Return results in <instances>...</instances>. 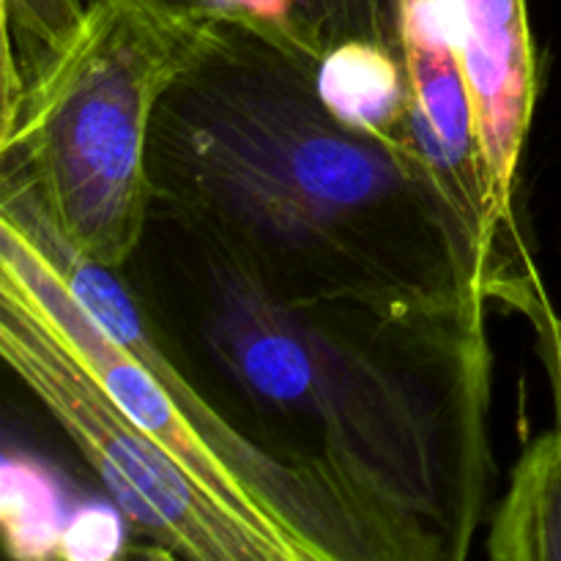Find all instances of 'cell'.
I'll return each instance as SVG.
<instances>
[{
  "mask_svg": "<svg viewBox=\"0 0 561 561\" xmlns=\"http://www.w3.org/2000/svg\"><path fill=\"white\" fill-rule=\"evenodd\" d=\"M318 60L208 20L153 110L151 217L285 305L488 316V261L414 140L334 113Z\"/></svg>",
  "mask_w": 561,
  "mask_h": 561,
  "instance_id": "cell-1",
  "label": "cell"
},
{
  "mask_svg": "<svg viewBox=\"0 0 561 561\" xmlns=\"http://www.w3.org/2000/svg\"><path fill=\"white\" fill-rule=\"evenodd\" d=\"M159 321L228 420L370 520L398 561L471 551L493 485L488 316L268 299L170 225ZM179 362V359H175Z\"/></svg>",
  "mask_w": 561,
  "mask_h": 561,
  "instance_id": "cell-2",
  "label": "cell"
},
{
  "mask_svg": "<svg viewBox=\"0 0 561 561\" xmlns=\"http://www.w3.org/2000/svg\"><path fill=\"white\" fill-rule=\"evenodd\" d=\"M0 261L104 389L197 480L296 561H394L381 531L316 477L247 436L175 362L124 268L71 252L31 197L0 186Z\"/></svg>",
  "mask_w": 561,
  "mask_h": 561,
  "instance_id": "cell-3",
  "label": "cell"
},
{
  "mask_svg": "<svg viewBox=\"0 0 561 561\" xmlns=\"http://www.w3.org/2000/svg\"><path fill=\"white\" fill-rule=\"evenodd\" d=\"M91 3L82 36L3 104L0 186L80 257L126 268L151 225L148 135L203 27Z\"/></svg>",
  "mask_w": 561,
  "mask_h": 561,
  "instance_id": "cell-4",
  "label": "cell"
},
{
  "mask_svg": "<svg viewBox=\"0 0 561 561\" xmlns=\"http://www.w3.org/2000/svg\"><path fill=\"white\" fill-rule=\"evenodd\" d=\"M0 356L80 449L124 518L164 553L192 561H296L285 542L203 485L99 383L5 261Z\"/></svg>",
  "mask_w": 561,
  "mask_h": 561,
  "instance_id": "cell-5",
  "label": "cell"
},
{
  "mask_svg": "<svg viewBox=\"0 0 561 561\" xmlns=\"http://www.w3.org/2000/svg\"><path fill=\"white\" fill-rule=\"evenodd\" d=\"M444 27L458 55L474 115L485 173L488 214L499 250V283L537 272L518 219L520 162L540 96V60L526 0H438Z\"/></svg>",
  "mask_w": 561,
  "mask_h": 561,
  "instance_id": "cell-6",
  "label": "cell"
},
{
  "mask_svg": "<svg viewBox=\"0 0 561 561\" xmlns=\"http://www.w3.org/2000/svg\"><path fill=\"white\" fill-rule=\"evenodd\" d=\"M405 77L414 146L488 261V296L499 283V250L488 214L485 173L471 115L469 88L444 27L438 0L405 5Z\"/></svg>",
  "mask_w": 561,
  "mask_h": 561,
  "instance_id": "cell-7",
  "label": "cell"
},
{
  "mask_svg": "<svg viewBox=\"0 0 561 561\" xmlns=\"http://www.w3.org/2000/svg\"><path fill=\"white\" fill-rule=\"evenodd\" d=\"M485 553L496 561H561V427L542 433L515 463Z\"/></svg>",
  "mask_w": 561,
  "mask_h": 561,
  "instance_id": "cell-8",
  "label": "cell"
},
{
  "mask_svg": "<svg viewBox=\"0 0 561 561\" xmlns=\"http://www.w3.org/2000/svg\"><path fill=\"white\" fill-rule=\"evenodd\" d=\"M318 85L329 107L351 124L414 140L405 64L387 49L367 42L337 44L318 66Z\"/></svg>",
  "mask_w": 561,
  "mask_h": 561,
  "instance_id": "cell-9",
  "label": "cell"
},
{
  "mask_svg": "<svg viewBox=\"0 0 561 561\" xmlns=\"http://www.w3.org/2000/svg\"><path fill=\"white\" fill-rule=\"evenodd\" d=\"M88 14L91 0H3V104L82 36Z\"/></svg>",
  "mask_w": 561,
  "mask_h": 561,
  "instance_id": "cell-10",
  "label": "cell"
},
{
  "mask_svg": "<svg viewBox=\"0 0 561 561\" xmlns=\"http://www.w3.org/2000/svg\"><path fill=\"white\" fill-rule=\"evenodd\" d=\"M405 5L409 0H305L307 33L323 58L337 44L367 42L405 64Z\"/></svg>",
  "mask_w": 561,
  "mask_h": 561,
  "instance_id": "cell-11",
  "label": "cell"
},
{
  "mask_svg": "<svg viewBox=\"0 0 561 561\" xmlns=\"http://www.w3.org/2000/svg\"><path fill=\"white\" fill-rule=\"evenodd\" d=\"M496 305L520 312L529 321L531 332H535V348L540 354L542 367H546L548 381H551L557 427H561V316L557 307L551 305V299H548L546 285L540 283V272L526 277L524 283L510 285L499 296Z\"/></svg>",
  "mask_w": 561,
  "mask_h": 561,
  "instance_id": "cell-12",
  "label": "cell"
},
{
  "mask_svg": "<svg viewBox=\"0 0 561 561\" xmlns=\"http://www.w3.org/2000/svg\"><path fill=\"white\" fill-rule=\"evenodd\" d=\"M91 3L140 11V14L170 22V25H197L203 20H211L203 0H91Z\"/></svg>",
  "mask_w": 561,
  "mask_h": 561,
  "instance_id": "cell-13",
  "label": "cell"
}]
</instances>
